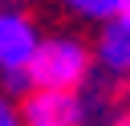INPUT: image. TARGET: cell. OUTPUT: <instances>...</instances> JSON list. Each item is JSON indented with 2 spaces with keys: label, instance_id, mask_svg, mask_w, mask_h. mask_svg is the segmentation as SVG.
<instances>
[{
  "label": "cell",
  "instance_id": "7",
  "mask_svg": "<svg viewBox=\"0 0 130 126\" xmlns=\"http://www.w3.org/2000/svg\"><path fill=\"white\" fill-rule=\"evenodd\" d=\"M20 122V110H16V102L8 98V93H0V126H16Z\"/></svg>",
  "mask_w": 130,
  "mask_h": 126
},
{
  "label": "cell",
  "instance_id": "8",
  "mask_svg": "<svg viewBox=\"0 0 130 126\" xmlns=\"http://www.w3.org/2000/svg\"><path fill=\"white\" fill-rule=\"evenodd\" d=\"M118 16H126V20H130V0H122V4H118Z\"/></svg>",
  "mask_w": 130,
  "mask_h": 126
},
{
  "label": "cell",
  "instance_id": "3",
  "mask_svg": "<svg viewBox=\"0 0 130 126\" xmlns=\"http://www.w3.org/2000/svg\"><path fill=\"white\" fill-rule=\"evenodd\" d=\"M37 41H41L37 24H32L16 4H0V69L28 65Z\"/></svg>",
  "mask_w": 130,
  "mask_h": 126
},
{
  "label": "cell",
  "instance_id": "4",
  "mask_svg": "<svg viewBox=\"0 0 130 126\" xmlns=\"http://www.w3.org/2000/svg\"><path fill=\"white\" fill-rule=\"evenodd\" d=\"M98 61H102L106 73L130 81V20H126V16H110V20H102Z\"/></svg>",
  "mask_w": 130,
  "mask_h": 126
},
{
  "label": "cell",
  "instance_id": "6",
  "mask_svg": "<svg viewBox=\"0 0 130 126\" xmlns=\"http://www.w3.org/2000/svg\"><path fill=\"white\" fill-rule=\"evenodd\" d=\"M28 89H32V77H28V69H24V65L4 69V93H8V98H24Z\"/></svg>",
  "mask_w": 130,
  "mask_h": 126
},
{
  "label": "cell",
  "instance_id": "1",
  "mask_svg": "<svg viewBox=\"0 0 130 126\" xmlns=\"http://www.w3.org/2000/svg\"><path fill=\"white\" fill-rule=\"evenodd\" d=\"M24 69H28L32 85L77 89V81L89 73V49L73 37H49V41H37Z\"/></svg>",
  "mask_w": 130,
  "mask_h": 126
},
{
  "label": "cell",
  "instance_id": "5",
  "mask_svg": "<svg viewBox=\"0 0 130 126\" xmlns=\"http://www.w3.org/2000/svg\"><path fill=\"white\" fill-rule=\"evenodd\" d=\"M118 4L122 0H65V8L85 20H110V16H118Z\"/></svg>",
  "mask_w": 130,
  "mask_h": 126
},
{
  "label": "cell",
  "instance_id": "2",
  "mask_svg": "<svg viewBox=\"0 0 130 126\" xmlns=\"http://www.w3.org/2000/svg\"><path fill=\"white\" fill-rule=\"evenodd\" d=\"M16 110H20V122L28 126H77L81 122L77 89H57V85H32Z\"/></svg>",
  "mask_w": 130,
  "mask_h": 126
}]
</instances>
